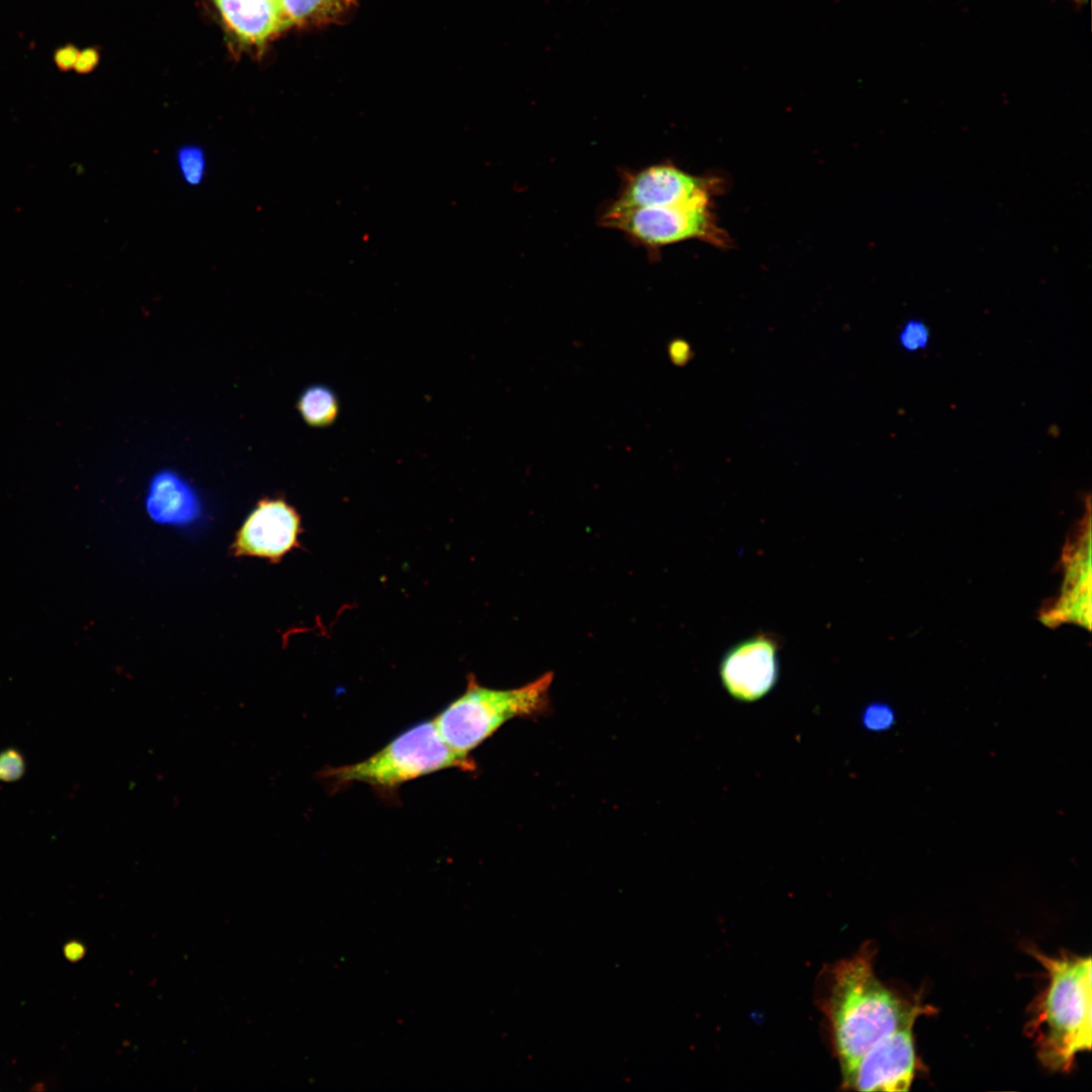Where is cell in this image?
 <instances>
[{"mask_svg":"<svg viewBox=\"0 0 1092 1092\" xmlns=\"http://www.w3.org/2000/svg\"><path fill=\"white\" fill-rule=\"evenodd\" d=\"M874 956V946L866 944L852 957L827 966L819 980L818 1005L828 1023L842 1080L881 1038L929 1012V1007L903 1000L879 980Z\"/></svg>","mask_w":1092,"mask_h":1092,"instance_id":"cell-1","label":"cell"},{"mask_svg":"<svg viewBox=\"0 0 1092 1092\" xmlns=\"http://www.w3.org/2000/svg\"><path fill=\"white\" fill-rule=\"evenodd\" d=\"M1030 953L1048 974V984L1033 1002L1026 1025L1040 1063L1069 1072L1076 1056L1092 1045V961L1090 956Z\"/></svg>","mask_w":1092,"mask_h":1092,"instance_id":"cell-2","label":"cell"},{"mask_svg":"<svg viewBox=\"0 0 1092 1092\" xmlns=\"http://www.w3.org/2000/svg\"><path fill=\"white\" fill-rule=\"evenodd\" d=\"M553 674L546 672L520 688L495 690L470 676L465 692L433 722L444 742L459 756L469 753L506 722L540 714L548 704Z\"/></svg>","mask_w":1092,"mask_h":1092,"instance_id":"cell-3","label":"cell"},{"mask_svg":"<svg viewBox=\"0 0 1092 1092\" xmlns=\"http://www.w3.org/2000/svg\"><path fill=\"white\" fill-rule=\"evenodd\" d=\"M448 768L471 771L476 764L472 758L456 754L444 742L432 720L412 726L370 757L326 768L322 776L333 786L358 782L389 791L405 782Z\"/></svg>","mask_w":1092,"mask_h":1092,"instance_id":"cell-4","label":"cell"},{"mask_svg":"<svg viewBox=\"0 0 1092 1092\" xmlns=\"http://www.w3.org/2000/svg\"><path fill=\"white\" fill-rule=\"evenodd\" d=\"M600 223L620 231L650 253L687 240H700L719 248L730 245L729 236L713 215L711 202L626 209L608 207L601 215Z\"/></svg>","mask_w":1092,"mask_h":1092,"instance_id":"cell-5","label":"cell"},{"mask_svg":"<svg viewBox=\"0 0 1092 1092\" xmlns=\"http://www.w3.org/2000/svg\"><path fill=\"white\" fill-rule=\"evenodd\" d=\"M720 180L688 173L670 162L654 164L622 175L613 209L678 206L712 201Z\"/></svg>","mask_w":1092,"mask_h":1092,"instance_id":"cell-6","label":"cell"},{"mask_svg":"<svg viewBox=\"0 0 1092 1092\" xmlns=\"http://www.w3.org/2000/svg\"><path fill=\"white\" fill-rule=\"evenodd\" d=\"M779 650V640L768 633H758L728 648L719 664L721 685L727 694L743 703L768 695L780 678Z\"/></svg>","mask_w":1092,"mask_h":1092,"instance_id":"cell-7","label":"cell"},{"mask_svg":"<svg viewBox=\"0 0 1092 1092\" xmlns=\"http://www.w3.org/2000/svg\"><path fill=\"white\" fill-rule=\"evenodd\" d=\"M300 532V517L292 506L281 497H264L237 531L231 550L236 557L277 562L298 546Z\"/></svg>","mask_w":1092,"mask_h":1092,"instance_id":"cell-8","label":"cell"},{"mask_svg":"<svg viewBox=\"0 0 1092 1092\" xmlns=\"http://www.w3.org/2000/svg\"><path fill=\"white\" fill-rule=\"evenodd\" d=\"M914 1023L905 1024L876 1042L842 1080L846 1089L857 1091H906L916 1068Z\"/></svg>","mask_w":1092,"mask_h":1092,"instance_id":"cell-9","label":"cell"},{"mask_svg":"<svg viewBox=\"0 0 1092 1092\" xmlns=\"http://www.w3.org/2000/svg\"><path fill=\"white\" fill-rule=\"evenodd\" d=\"M234 34L248 44L260 46L289 27L277 0H213Z\"/></svg>","mask_w":1092,"mask_h":1092,"instance_id":"cell-10","label":"cell"},{"mask_svg":"<svg viewBox=\"0 0 1092 1092\" xmlns=\"http://www.w3.org/2000/svg\"><path fill=\"white\" fill-rule=\"evenodd\" d=\"M146 507L154 521L165 525L190 523L200 509L193 487L172 470H162L152 478Z\"/></svg>","mask_w":1092,"mask_h":1092,"instance_id":"cell-11","label":"cell"},{"mask_svg":"<svg viewBox=\"0 0 1092 1092\" xmlns=\"http://www.w3.org/2000/svg\"><path fill=\"white\" fill-rule=\"evenodd\" d=\"M289 26H321L340 22L357 0H277Z\"/></svg>","mask_w":1092,"mask_h":1092,"instance_id":"cell-12","label":"cell"},{"mask_svg":"<svg viewBox=\"0 0 1092 1092\" xmlns=\"http://www.w3.org/2000/svg\"><path fill=\"white\" fill-rule=\"evenodd\" d=\"M296 408L307 426L325 428L337 420L340 402L333 388L325 384H312L299 394Z\"/></svg>","mask_w":1092,"mask_h":1092,"instance_id":"cell-13","label":"cell"},{"mask_svg":"<svg viewBox=\"0 0 1092 1092\" xmlns=\"http://www.w3.org/2000/svg\"><path fill=\"white\" fill-rule=\"evenodd\" d=\"M181 177L190 186L199 185L206 171V156L203 148L197 145H184L176 154Z\"/></svg>","mask_w":1092,"mask_h":1092,"instance_id":"cell-14","label":"cell"},{"mask_svg":"<svg viewBox=\"0 0 1092 1092\" xmlns=\"http://www.w3.org/2000/svg\"><path fill=\"white\" fill-rule=\"evenodd\" d=\"M930 338V330L922 320L910 318L901 327L898 334V343L904 351L915 353L926 349Z\"/></svg>","mask_w":1092,"mask_h":1092,"instance_id":"cell-15","label":"cell"},{"mask_svg":"<svg viewBox=\"0 0 1092 1092\" xmlns=\"http://www.w3.org/2000/svg\"><path fill=\"white\" fill-rule=\"evenodd\" d=\"M862 726L873 732H882L890 729L895 722L892 708L882 702H874L867 705L861 713Z\"/></svg>","mask_w":1092,"mask_h":1092,"instance_id":"cell-16","label":"cell"},{"mask_svg":"<svg viewBox=\"0 0 1092 1092\" xmlns=\"http://www.w3.org/2000/svg\"><path fill=\"white\" fill-rule=\"evenodd\" d=\"M25 772L23 755L15 748H6L0 751V781L5 783L16 782Z\"/></svg>","mask_w":1092,"mask_h":1092,"instance_id":"cell-17","label":"cell"},{"mask_svg":"<svg viewBox=\"0 0 1092 1092\" xmlns=\"http://www.w3.org/2000/svg\"><path fill=\"white\" fill-rule=\"evenodd\" d=\"M78 56L79 53L75 48L67 47L56 53L55 61L60 69L69 70L74 67Z\"/></svg>","mask_w":1092,"mask_h":1092,"instance_id":"cell-18","label":"cell"},{"mask_svg":"<svg viewBox=\"0 0 1092 1092\" xmlns=\"http://www.w3.org/2000/svg\"><path fill=\"white\" fill-rule=\"evenodd\" d=\"M95 62L96 54L93 51L88 50L78 56L74 67L78 72H87L94 66Z\"/></svg>","mask_w":1092,"mask_h":1092,"instance_id":"cell-19","label":"cell"},{"mask_svg":"<svg viewBox=\"0 0 1092 1092\" xmlns=\"http://www.w3.org/2000/svg\"><path fill=\"white\" fill-rule=\"evenodd\" d=\"M1074 1L1077 2V3H1081V4H1085V3L1088 2V0H1074Z\"/></svg>","mask_w":1092,"mask_h":1092,"instance_id":"cell-20","label":"cell"}]
</instances>
